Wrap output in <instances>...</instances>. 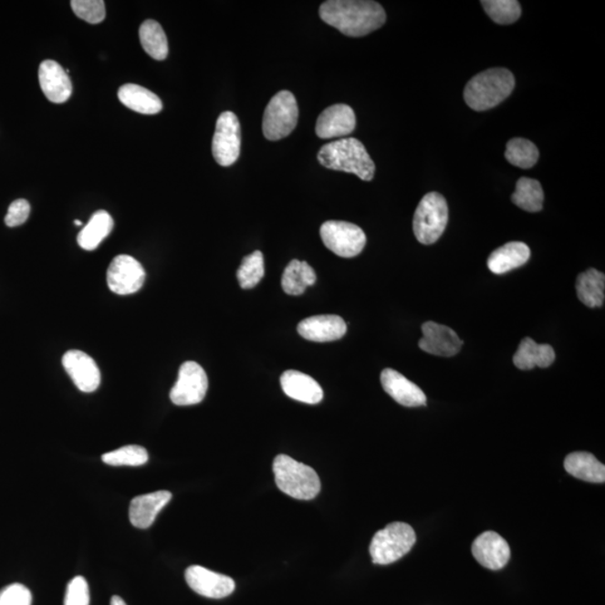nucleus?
<instances>
[{"label": "nucleus", "instance_id": "c9c22d12", "mask_svg": "<svg viewBox=\"0 0 605 605\" xmlns=\"http://www.w3.org/2000/svg\"><path fill=\"white\" fill-rule=\"evenodd\" d=\"M90 603V589L87 579L77 577L68 585L64 605H89Z\"/></svg>", "mask_w": 605, "mask_h": 605}, {"label": "nucleus", "instance_id": "c756f323", "mask_svg": "<svg viewBox=\"0 0 605 605\" xmlns=\"http://www.w3.org/2000/svg\"><path fill=\"white\" fill-rule=\"evenodd\" d=\"M511 201L518 208L527 213H539L544 204V191L538 181L521 177L516 185V191L511 195Z\"/></svg>", "mask_w": 605, "mask_h": 605}, {"label": "nucleus", "instance_id": "b1692460", "mask_svg": "<svg viewBox=\"0 0 605 605\" xmlns=\"http://www.w3.org/2000/svg\"><path fill=\"white\" fill-rule=\"evenodd\" d=\"M555 357L554 349L549 344L536 343L533 339L525 338L515 353L514 363L521 370H530L535 367H549Z\"/></svg>", "mask_w": 605, "mask_h": 605}, {"label": "nucleus", "instance_id": "58836bf2", "mask_svg": "<svg viewBox=\"0 0 605 605\" xmlns=\"http://www.w3.org/2000/svg\"><path fill=\"white\" fill-rule=\"evenodd\" d=\"M110 605H127V604L125 603L124 600H122L121 598L112 597Z\"/></svg>", "mask_w": 605, "mask_h": 605}, {"label": "nucleus", "instance_id": "f8f14e48", "mask_svg": "<svg viewBox=\"0 0 605 605\" xmlns=\"http://www.w3.org/2000/svg\"><path fill=\"white\" fill-rule=\"evenodd\" d=\"M185 579L195 593L209 599H224L233 594L235 580L227 575L194 565L186 569Z\"/></svg>", "mask_w": 605, "mask_h": 605}, {"label": "nucleus", "instance_id": "39448f33", "mask_svg": "<svg viewBox=\"0 0 605 605\" xmlns=\"http://www.w3.org/2000/svg\"><path fill=\"white\" fill-rule=\"evenodd\" d=\"M449 223V206L444 196L431 192L418 204L412 220V229L422 245H433L441 238Z\"/></svg>", "mask_w": 605, "mask_h": 605}, {"label": "nucleus", "instance_id": "ea45409f", "mask_svg": "<svg viewBox=\"0 0 605 605\" xmlns=\"http://www.w3.org/2000/svg\"><path fill=\"white\" fill-rule=\"evenodd\" d=\"M75 224L76 225H82V223H81V221L76 220Z\"/></svg>", "mask_w": 605, "mask_h": 605}, {"label": "nucleus", "instance_id": "2f4dec72", "mask_svg": "<svg viewBox=\"0 0 605 605\" xmlns=\"http://www.w3.org/2000/svg\"><path fill=\"white\" fill-rule=\"evenodd\" d=\"M481 5L492 21L499 26H510L521 16V7L517 0H485Z\"/></svg>", "mask_w": 605, "mask_h": 605}, {"label": "nucleus", "instance_id": "dca6fc26", "mask_svg": "<svg viewBox=\"0 0 605 605\" xmlns=\"http://www.w3.org/2000/svg\"><path fill=\"white\" fill-rule=\"evenodd\" d=\"M472 554L485 568L499 570L508 564L510 548L506 539L495 531H485L472 545Z\"/></svg>", "mask_w": 605, "mask_h": 605}, {"label": "nucleus", "instance_id": "0eeeda50", "mask_svg": "<svg viewBox=\"0 0 605 605\" xmlns=\"http://www.w3.org/2000/svg\"><path fill=\"white\" fill-rule=\"evenodd\" d=\"M298 120L297 98L292 92L279 91L266 107L263 131L268 141H279L292 134Z\"/></svg>", "mask_w": 605, "mask_h": 605}, {"label": "nucleus", "instance_id": "20e7f679", "mask_svg": "<svg viewBox=\"0 0 605 605\" xmlns=\"http://www.w3.org/2000/svg\"><path fill=\"white\" fill-rule=\"evenodd\" d=\"M273 470L278 489L294 499L312 500L321 490L316 470L288 455L275 457Z\"/></svg>", "mask_w": 605, "mask_h": 605}, {"label": "nucleus", "instance_id": "f257e3e1", "mask_svg": "<svg viewBox=\"0 0 605 605\" xmlns=\"http://www.w3.org/2000/svg\"><path fill=\"white\" fill-rule=\"evenodd\" d=\"M319 17L344 36L366 37L386 22L381 4L368 0H329L319 7Z\"/></svg>", "mask_w": 605, "mask_h": 605}, {"label": "nucleus", "instance_id": "aec40b11", "mask_svg": "<svg viewBox=\"0 0 605 605\" xmlns=\"http://www.w3.org/2000/svg\"><path fill=\"white\" fill-rule=\"evenodd\" d=\"M171 499V492L164 490L136 496L131 500L130 506L131 525L140 529L150 528L154 524L162 509L170 503Z\"/></svg>", "mask_w": 605, "mask_h": 605}, {"label": "nucleus", "instance_id": "9b49d317", "mask_svg": "<svg viewBox=\"0 0 605 605\" xmlns=\"http://www.w3.org/2000/svg\"><path fill=\"white\" fill-rule=\"evenodd\" d=\"M145 278V269L139 260L128 255L117 256L107 272L108 287L118 295L139 292L144 285Z\"/></svg>", "mask_w": 605, "mask_h": 605}, {"label": "nucleus", "instance_id": "2eb2a0df", "mask_svg": "<svg viewBox=\"0 0 605 605\" xmlns=\"http://www.w3.org/2000/svg\"><path fill=\"white\" fill-rule=\"evenodd\" d=\"M356 115L350 106L338 103L327 108L318 118L316 131L321 140L341 139L353 132Z\"/></svg>", "mask_w": 605, "mask_h": 605}, {"label": "nucleus", "instance_id": "423d86ee", "mask_svg": "<svg viewBox=\"0 0 605 605\" xmlns=\"http://www.w3.org/2000/svg\"><path fill=\"white\" fill-rule=\"evenodd\" d=\"M416 543V534L410 525L392 523L379 530L370 544L372 562L388 565L397 562L411 552Z\"/></svg>", "mask_w": 605, "mask_h": 605}, {"label": "nucleus", "instance_id": "f03ea898", "mask_svg": "<svg viewBox=\"0 0 605 605\" xmlns=\"http://www.w3.org/2000/svg\"><path fill=\"white\" fill-rule=\"evenodd\" d=\"M319 164L329 170L346 172L362 181H371L376 165L366 147L356 139H342L329 142L318 151Z\"/></svg>", "mask_w": 605, "mask_h": 605}, {"label": "nucleus", "instance_id": "4c0bfd02", "mask_svg": "<svg viewBox=\"0 0 605 605\" xmlns=\"http://www.w3.org/2000/svg\"><path fill=\"white\" fill-rule=\"evenodd\" d=\"M29 214H31V205L28 201L24 199L14 201L9 205L7 215L5 216V224L9 228L18 227L26 223Z\"/></svg>", "mask_w": 605, "mask_h": 605}, {"label": "nucleus", "instance_id": "412c9836", "mask_svg": "<svg viewBox=\"0 0 605 605\" xmlns=\"http://www.w3.org/2000/svg\"><path fill=\"white\" fill-rule=\"evenodd\" d=\"M280 385L294 401L316 405L323 400V391L317 381L297 370L285 371L280 377Z\"/></svg>", "mask_w": 605, "mask_h": 605}, {"label": "nucleus", "instance_id": "473e14b6", "mask_svg": "<svg viewBox=\"0 0 605 605\" xmlns=\"http://www.w3.org/2000/svg\"><path fill=\"white\" fill-rule=\"evenodd\" d=\"M265 275L264 255L259 250L245 256L237 272L241 288L250 289L257 287Z\"/></svg>", "mask_w": 605, "mask_h": 605}, {"label": "nucleus", "instance_id": "393cba45", "mask_svg": "<svg viewBox=\"0 0 605 605\" xmlns=\"http://www.w3.org/2000/svg\"><path fill=\"white\" fill-rule=\"evenodd\" d=\"M565 470L579 480L603 484L605 481V466L595 456L588 452H574L564 461Z\"/></svg>", "mask_w": 605, "mask_h": 605}, {"label": "nucleus", "instance_id": "bb28decb", "mask_svg": "<svg viewBox=\"0 0 605 605\" xmlns=\"http://www.w3.org/2000/svg\"><path fill=\"white\" fill-rule=\"evenodd\" d=\"M316 282L317 274L311 266L307 262H299V260L294 259L284 270L282 287L285 293L298 297Z\"/></svg>", "mask_w": 605, "mask_h": 605}, {"label": "nucleus", "instance_id": "f704fd0d", "mask_svg": "<svg viewBox=\"0 0 605 605\" xmlns=\"http://www.w3.org/2000/svg\"><path fill=\"white\" fill-rule=\"evenodd\" d=\"M73 13L89 24H99L106 18V5L102 0H72Z\"/></svg>", "mask_w": 605, "mask_h": 605}, {"label": "nucleus", "instance_id": "9d476101", "mask_svg": "<svg viewBox=\"0 0 605 605\" xmlns=\"http://www.w3.org/2000/svg\"><path fill=\"white\" fill-rule=\"evenodd\" d=\"M208 376L199 363L184 362L181 366L179 378L170 392L172 402L177 406H192L204 400L208 391Z\"/></svg>", "mask_w": 605, "mask_h": 605}, {"label": "nucleus", "instance_id": "f3484780", "mask_svg": "<svg viewBox=\"0 0 605 605\" xmlns=\"http://www.w3.org/2000/svg\"><path fill=\"white\" fill-rule=\"evenodd\" d=\"M38 80L44 95L53 103H64L72 95V82L66 70L56 61L39 64Z\"/></svg>", "mask_w": 605, "mask_h": 605}, {"label": "nucleus", "instance_id": "4be33fe9", "mask_svg": "<svg viewBox=\"0 0 605 605\" xmlns=\"http://www.w3.org/2000/svg\"><path fill=\"white\" fill-rule=\"evenodd\" d=\"M118 99L130 110L142 115H156L163 110V102L154 92L144 87L127 83L118 90Z\"/></svg>", "mask_w": 605, "mask_h": 605}, {"label": "nucleus", "instance_id": "e433bc0d", "mask_svg": "<svg viewBox=\"0 0 605 605\" xmlns=\"http://www.w3.org/2000/svg\"><path fill=\"white\" fill-rule=\"evenodd\" d=\"M0 605H32V593L22 584L8 585L0 589Z\"/></svg>", "mask_w": 605, "mask_h": 605}, {"label": "nucleus", "instance_id": "4468645a", "mask_svg": "<svg viewBox=\"0 0 605 605\" xmlns=\"http://www.w3.org/2000/svg\"><path fill=\"white\" fill-rule=\"evenodd\" d=\"M422 338L418 346L422 351L439 357H454L460 352L464 341L449 327L426 322L422 327Z\"/></svg>", "mask_w": 605, "mask_h": 605}, {"label": "nucleus", "instance_id": "7ed1b4c3", "mask_svg": "<svg viewBox=\"0 0 605 605\" xmlns=\"http://www.w3.org/2000/svg\"><path fill=\"white\" fill-rule=\"evenodd\" d=\"M515 83L513 73L506 68H489L467 82L464 100L475 111L492 110L511 95Z\"/></svg>", "mask_w": 605, "mask_h": 605}, {"label": "nucleus", "instance_id": "6e6552de", "mask_svg": "<svg viewBox=\"0 0 605 605\" xmlns=\"http://www.w3.org/2000/svg\"><path fill=\"white\" fill-rule=\"evenodd\" d=\"M319 235L326 247L342 258L356 257L367 244L363 230L346 221H327L321 225Z\"/></svg>", "mask_w": 605, "mask_h": 605}, {"label": "nucleus", "instance_id": "5701e85b", "mask_svg": "<svg viewBox=\"0 0 605 605\" xmlns=\"http://www.w3.org/2000/svg\"><path fill=\"white\" fill-rule=\"evenodd\" d=\"M529 258L528 245L520 241H513L490 255L488 267L495 275H504L510 270L521 267L528 262Z\"/></svg>", "mask_w": 605, "mask_h": 605}, {"label": "nucleus", "instance_id": "c85d7f7f", "mask_svg": "<svg viewBox=\"0 0 605 605\" xmlns=\"http://www.w3.org/2000/svg\"><path fill=\"white\" fill-rule=\"evenodd\" d=\"M142 48L154 60L163 61L169 56V42L160 23L147 19L140 27Z\"/></svg>", "mask_w": 605, "mask_h": 605}, {"label": "nucleus", "instance_id": "ddd939ff", "mask_svg": "<svg viewBox=\"0 0 605 605\" xmlns=\"http://www.w3.org/2000/svg\"><path fill=\"white\" fill-rule=\"evenodd\" d=\"M62 365L81 391L93 392L99 388L101 373L89 354L80 350L68 351L63 356Z\"/></svg>", "mask_w": 605, "mask_h": 605}, {"label": "nucleus", "instance_id": "a878e982", "mask_svg": "<svg viewBox=\"0 0 605 605\" xmlns=\"http://www.w3.org/2000/svg\"><path fill=\"white\" fill-rule=\"evenodd\" d=\"M114 219L105 210L93 214L86 227L78 235V244L82 249L92 252L111 234Z\"/></svg>", "mask_w": 605, "mask_h": 605}, {"label": "nucleus", "instance_id": "cd10ccee", "mask_svg": "<svg viewBox=\"0 0 605 605\" xmlns=\"http://www.w3.org/2000/svg\"><path fill=\"white\" fill-rule=\"evenodd\" d=\"M605 276L594 268L579 274L577 279V292L579 301L589 308H601L604 303Z\"/></svg>", "mask_w": 605, "mask_h": 605}, {"label": "nucleus", "instance_id": "6ab92c4d", "mask_svg": "<svg viewBox=\"0 0 605 605\" xmlns=\"http://www.w3.org/2000/svg\"><path fill=\"white\" fill-rule=\"evenodd\" d=\"M381 381L383 391L401 405L406 407L426 405L424 391L393 369H385L381 372Z\"/></svg>", "mask_w": 605, "mask_h": 605}, {"label": "nucleus", "instance_id": "a211bd4d", "mask_svg": "<svg viewBox=\"0 0 605 605\" xmlns=\"http://www.w3.org/2000/svg\"><path fill=\"white\" fill-rule=\"evenodd\" d=\"M297 331L305 340L331 342L340 340L347 333V324L338 316H317L303 319Z\"/></svg>", "mask_w": 605, "mask_h": 605}, {"label": "nucleus", "instance_id": "1a4fd4ad", "mask_svg": "<svg viewBox=\"0 0 605 605\" xmlns=\"http://www.w3.org/2000/svg\"><path fill=\"white\" fill-rule=\"evenodd\" d=\"M241 130L238 117L231 111H224L216 120L213 140V154L216 163L228 167L239 159Z\"/></svg>", "mask_w": 605, "mask_h": 605}, {"label": "nucleus", "instance_id": "7c9ffc66", "mask_svg": "<svg viewBox=\"0 0 605 605\" xmlns=\"http://www.w3.org/2000/svg\"><path fill=\"white\" fill-rule=\"evenodd\" d=\"M505 156L510 164L528 170L537 163L539 151L534 142L525 139H514L506 144Z\"/></svg>", "mask_w": 605, "mask_h": 605}, {"label": "nucleus", "instance_id": "72a5a7b5", "mask_svg": "<svg viewBox=\"0 0 605 605\" xmlns=\"http://www.w3.org/2000/svg\"><path fill=\"white\" fill-rule=\"evenodd\" d=\"M149 452L140 445H127L102 455V461L108 465L140 466L149 462Z\"/></svg>", "mask_w": 605, "mask_h": 605}]
</instances>
